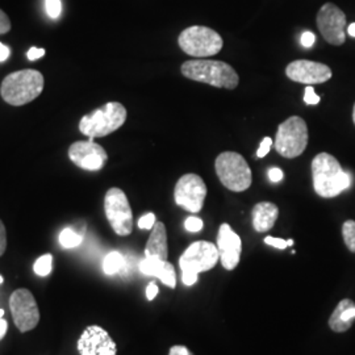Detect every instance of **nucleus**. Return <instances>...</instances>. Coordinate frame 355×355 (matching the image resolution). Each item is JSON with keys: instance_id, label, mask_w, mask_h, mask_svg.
Here are the masks:
<instances>
[{"instance_id": "25", "label": "nucleus", "mask_w": 355, "mask_h": 355, "mask_svg": "<svg viewBox=\"0 0 355 355\" xmlns=\"http://www.w3.org/2000/svg\"><path fill=\"white\" fill-rule=\"evenodd\" d=\"M45 10L51 19H58L62 12L61 0H45Z\"/></svg>"}, {"instance_id": "13", "label": "nucleus", "mask_w": 355, "mask_h": 355, "mask_svg": "<svg viewBox=\"0 0 355 355\" xmlns=\"http://www.w3.org/2000/svg\"><path fill=\"white\" fill-rule=\"evenodd\" d=\"M69 158L74 165L87 170L99 171L107 164L108 155L102 146L92 139L89 141H76L69 149Z\"/></svg>"}, {"instance_id": "10", "label": "nucleus", "mask_w": 355, "mask_h": 355, "mask_svg": "<svg viewBox=\"0 0 355 355\" xmlns=\"http://www.w3.org/2000/svg\"><path fill=\"white\" fill-rule=\"evenodd\" d=\"M10 309L13 322L21 333H26L37 327L40 309L33 293L29 290L20 288L13 291L10 296Z\"/></svg>"}, {"instance_id": "28", "label": "nucleus", "mask_w": 355, "mask_h": 355, "mask_svg": "<svg viewBox=\"0 0 355 355\" xmlns=\"http://www.w3.org/2000/svg\"><path fill=\"white\" fill-rule=\"evenodd\" d=\"M304 102L311 105H316L320 103V96L315 92V89L312 86H306L305 89Z\"/></svg>"}, {"instance_id": "20", "label": "nucleus", "mask_w": 355, "mask_h": 355, "mask_svg": "<svg viewBox=\"0 0 355 355\" xmlns=\"http://www.w3.org/2000/svg\"><path fill=\"white\" fill-rule=\"evenodd\" d=\"M279 209L274 203L262 202L253 209V227L258 233H265L272 228L278 220Z\"/></svg>"}, {"instance_id": "41", "label": "nucleus", "mask_w": 355, "mask_h": 355, "mask_svg": "<svg viewBox=\"0 0 355 355\" xmlns=\"http://www.w3.org/2000/svg\"><path fill=\"white\" fill-rule=\"evenodd\" d=\"M3 316H4V311H3V309H1V308H0V320H1V318H3Z\"/></svg>"}, {"instance_id": "31", "label": "nucleus", "mask_w": 355, "mask_h": 355, "mask_svg": "<svg viewBox=\"0 0 355 355\" xmlns=\"http://www.w3.org/2000/svg\"><path fill=\"white\" fill-rule=\"evenodd\" d=\"M11 31V21L8 16L0 10V35L8 33Z\"/></svg>"}, {"instance_id": "30", "label": "nucleus", "mask_w": 355, "mask_h": 355, "mask_svg": "<svg viewBox=\"0 0 355 355\" xmlns=\"http://www.w3.org/2000/svg\"><path fill=\"white\" fill-rule=\"evenodd\" d=\"M265 243L270 245V246H272V248L280 249V250H284V249L288 246L286 240H282V239H275V237H271V236H268V237L265 239Z\"/></svg>"}, {"instance_id": "17", "label": "nucleus", "mask_w": 355, "mask_h": 355, "mask_svg": "<svg viewBox=\"0 0 355 355\" xmlns=\"http://www.w3.org/2000/svg\"><path fill=\"white\" fill-rule=\"evenodd\" d=\"M140 271L145 275L155 277L170 288L177 286V274L175 268L167 261H161L157 258H146L141 261Z\"/></svg>"}, {"instance_id": "36", "label": "nucleus", "mask_w": 355, "mask_h": 355, "mask_svg": "<svg viewBox=\"0 0 355 355\" xmlns=\"http://www.w3.org/2000/svg\"><path fill=\"white\" fill-rule=\"evenodd\" d=\"M45 51L40 49V48H31V51H28V60L29 61H36L38 58L44 57Z\"/></svg>"}, {"instance_id": "19", "label": "nucleus", "mask_w": 355, "mask_h": 355, "mask_svg": "<svg viewBox=\"0 0 355 355\" xmlns=\"http://www.w3.org/2000/svg\"><path fill=\"white\" fill-rule=\"evenodd\" d=\"M168 246H167V233L164 223H155L153 227L150 237L145 248L146 258H157L161 261H167Z\"/></svg>"}, {"instance_id": "23", "label": "nucleus", "mask_w": 355, "mask_h": 355, "mask_svg": "<svg viewBox=\"0 0 355 355\" xmlns=\"http://www.w3.org/2000/svg\"><path fill=\"white\" fill-rule=\"evenodd\" d=\"M33 270L38 277H48L53 270V255L51 254L41 255L35 262Z\"/></svg>"}, {"instance_id": "4", "label": "nucleus", "mask_w": 355, "mask_h": 355, "mask_svg": "<svg viewBox=\"0 0 355 355\" xmlns=\"http://www.w3.org/2000/svg\"><path fill=\"white\" fill-rule=\"evenodd\" d=\"M218 261V250L212 242H193L179 258L183 283L189 287L193 286L198 282L199 274L214 268Z\"/></svg>"}, {"instance_id": "26", "label": "nucleus", "mask_w": 355, "mask_h": 355, "mask_svg": "<svg viewBox=\"0 0 355 355\" xmlns=\"http://www.w3.org/2000/svg\"><path fill=\"white\" fill-rule=\"evenodd\" d=\"M203 220L199 218V217H189V218L184 221V228L187 229L189 232H192V233L200 232V230L203 229Z\"/></svg>"}, {"instance_id": "37", "label": "nucleus", "mask_w": 355, "mask_h": 355, "mask_svg": "<svg viewBox=\"0 0 355 355\" xmlns=\"http://www.w3.org/2000/svg\"><path fill=\"white\" fill-rule=\"evenodd\" d=\"M158 292H159V290H158L157 284L155 283H150L148 286V288H146V297H148V300H154L157 297Z\"/></svg>"}, {"instance_id": "9", "label": "nucleus", "mask_w": 355, "mask_h": 355, "mask_svg": "<svg viewBox=\"0 0 355 355\" xmlns=\"http://www.w3.org/2000/svg\"><path fill=\"white\" fill-rule=\"evenodd\" d=\"M104 211L110 225L117 236L125 237L133 230V214L127 195L120 189L107 191L104 198Z\"/></svg>"}, {"instance_id": "40", "label": "nucleus", "mask_w": 355, "mask_h": 355, "mask_svg": "<svg viewBox=\"0 0 355 355\" xmlns=\"http://www.w3.org/2000/svg\"><path fill=\"white\" fill-rule=\"evenodd\" d=\"M347 33H349L352 37H355V23L347 26Z\"/></svg>"}, {"instance_id": "21", "label": "nucleus", "mask_w": 355, "mask_h": 355, "mask_svg": "<svg viewBox=\"0 0 355 355\" xmlns=\"http://www.w3.org/2000/svg\"><path fill=\"white\" fill-rule=\"evenodd\" d=\"M125 266V259L119 252H111L103 262V270L107 275H114Z\"/></svg>"}, {"instance_id": "1", "label": "nucleus", "mask_w": 355, "mask_h": 355, "mask_svg": "<svg viewBox=\"0 0 355 355\" xmlns=\"http://www.w3.org/2000/svg\"><path fill=\"white\" fill-rule=\"evenodd\" d=\"M313 189L318 196L330 199L347 190L352 183L349 173H345L336 157L320 153L312 161Z\"/></svg>"}, {"instance_id": "16", "label": "nucleus", "mask_w": 355, "mask_h": 355, "mask_svg": "<svg viewBox=\"0 0 355 355\" xmlns=\"http://www.w3.org/2000/svg\"><path fill=\"white\" fill-rule=\"evenodd\" d=\"M217 250L220 262L227 270H234L240 263L242 242L240 236L230 228L229 224H223L217 234Z\"/></svg>"}, {"instance_id": "38", "label": "nucleus", "mask_w": 355, "mask_h": 355, "mask_svg": "<svg viewBox=\"0 0 355 355\" xmlns=\"http://www.w3.org/2000/svg\"><path fill=\"white\" fill-rule=\"evenodd\" d=\"M10 54H11L10 48H8L7 45H4V44L0 42V62H4V61L10 57Z\"/></svg>"}, {"instance_id": "35", "label": "nucleus", "mask_w": 355, "mask_h": 355, "mask_svg": "<svg viewBox=\"0 0 355 355\" xmlns=\"http://www.w3.org/2000/svg\"><path fill=\"white\" fill-rule=\"evenodd\" d=\"M168 355H193L191 353L190 350L186 347V346H182V345H175L170 349Z\"/></svg>"}, {"instance_id": "2", "label": "nucleus", "mask_w": 355, "mask_h": 355, "mask_svg": "<svg viewBox=\"0 0 355 355\" xmlns=\"http://www.w3.org/2000/svg\"><path fill=\"white\" fill-rule=\"evenodd\" d=\"M182 74L195 82H202L218 89H234L240 78L236 70L223 61L191 60L182 64Z\"/></svg>"}, {"instance_id": "5", "label": "nucleus", "mask_w": 355, "mask_h": 355, "mask_svg": "<svg viewBox=\"0 0 355 355\" xmlns=\"http://www.w3.org/2000/svg\"><path fill=\"white\" fill-rule=\"evenodd\" d=\"M127 120V110L121 103L110 102L92 114L83 116L79 130L89 139L105 137L121 127Z\"/></svg>"}, {"instance_id": "24", "label": "nucleus", "mask_w": 355, "mask_h": 355, "mask_svg": "<svg viewBox=\"0 0 355 355\" xmlns=\"http://www.w3.org/2000/svg\"><path fill=\"white\" fill-rule=\"evenodd\" d=\"M343 237L346 248L355 253V221L354 220H347L345 221L343 225Z\"/></svg>"}, {"instance_id": "8", "label": "nucleus", "mask_w": 355, "mask_h": 355, "mask_svg": "<svg viewBox=\"0 0 355 355\" xmlns=\"http://www.w3.org/2000/svg\"><path fill=\"white\" fill-rule=\"evenodd\" d=\"M308 145V127L299 116H292L278 127L275 149L284 158L302 155Z\"/></svg>"}, {"instance_id": "15", "label": "nucleus", "mask_w": 355, "mask_h": 355, "mask_svg": "<svg viewBox=\"0 0 355 355\" xmlns=\"http://www.w3.org/2000/svg\"><path fill=\"white\" fill-rule=\"evenodd\" d=\"M286 74L293 82L312 86L328 82L331 78V70L327 64L308 60H299L293 61L286 67Z\"/></svg>"}, {"instance_id": "32", "label": "nucleus", "mask_w": 355, "mask_h": 355, "mask_svg": "<svg viewBox=\"0 0 355 355\" xmlns=\"http://www.w3.org/2000/svg\"><path fill=\"white\" fill-rule=\"evenodd\" d=\"M7 249V232L3 221L0 220V257L4 254Z\"/></svg>"}, {"instance_id": "11", "label": "nucleus", "mask_w": 355, "mask_h": 355, "mask_svg": "<svg viewBox=\"0 0 355 355\" xmlns=\"http://www.w3.org/2000/svg\"><path fill=\"white\" fill-rule=\"evenodd\" d=\"M207 196V186L203 179L196 174H186L175 184V203L191 214H198L203 208Z\"/></svg>"}, {"instance_id": "7", "label": "nucleus", "mask_w": 355, "mask_h": 355, "mask_svg": "<svg viewBox=\"0 0 355 355\" xmlns=\"http://www.w3.org/2000/svg\"><path fill=\"white\" fill-rule=\"evenodd\" d=\"M180 49L196 58L212 57L223 49V37L208 26H193L184 29L178 38Z\"/></svg>"}, {"instance_id": "3", "label": "nucleus", "mask_w": 355, "mask_h": 355, "mask_svg": "<svg viewBox=\"0 0 355 355\" xmlns=\"http://www.w3.org/2000/svg\"><path fill=\"white\" fill-rule=\"evenodd\" d=\"M44 89V76L37 70H21L6 76L0 94L11 105H24L35 101Z\"/></svg>"}, {"instance_id": "14", "label": "nucleus", "mask_w": 355, "mask_h": 355, "mask_svg": "<svg viewBox=\"0 0 355 355\" xmlns=\"http://www.w3.org/2000/svg\"><path fill=\"white\" fill-rule=\"evenodd\" d=\"M80 355H116L117 346L107 330L98 325H89L78 340Z\"/></svg>"}, {"instance_id": "43", "label": "nucleus", "mask_w": 355, "mask_h": 355, "mask_svg": "<svg viewBox=\"0 0 355 355\" xmlns=\"http://www.w3.org/2000/svg\"><path fill=\"white\" fill-rule=\"evenodd\" d=\"M287 245H288V246H292V245H293V241H292V240H288V241H287Z\"/></svg>"}, {"instance_id": "6", "label": "nucleus", "mask_w": 355, "mask_h": 355, "mask_svg": "<svg viewBox=\"0 0 355 355\" xmlns=\"http://www.w3.org/2000/svg\"><path fill=\"white\" fill-rule=\"evenodd\" d=\"M215 168L220 182L228 190L242 192L252 186V170L239 153H221L216 158Z\"/></svg>"}, {"instance_id": "18", "label": "nucleus", "mask_w": 355, "mask_h": 355, "mask_svg": "<svg viewBox=\"0 0 355 355\" xmlns=\"http://www.w3.org/2000/svg\"><path fill=\"white\" fill-rule=\"evenodd\" d=\"M355 320V303L350 299H343L329 318L330 329L336 333H343L352 328Z\"/></svg>"}, {"instance_id": "22", "label": "nucleus", "mask_w": 355, "mask_h": 355, "mask_svg": "<svg viewBox=\"0 0 355 355\" xmlns=\"http://www.w3.org/2000/svg\"><path fill=\"white\" fill-rule=\"evenodd\" d=\"M83 241V234L76 232L74 228H66L60 234V243L64 249L78 248Z\"/></svg>"}, {"instance_id": "44", "label": "nucleus", "mask_w": 355, "mask_h": 355, "mask_svg": "<svg viewBox=\"0 0 355 355\" xmlns=\"http://www.w3.org/2000/svg\"><path fill=\"white\" fill-rule=\"evenodd\" d=\"M3 282H4V279H3V277H1V275H0V284H1V283H3Z\"/></svg>"}, {"instance_id": "27", "label": "nucleus", "mask_w": 355, "mask_h": 355, "mask_svg": "<svg viewBox=\"0 0 355 355\" xmlns=\"http://www.w3.org/2000/svg\"><path fill=\"white\" fill-rule=\"evenodd\" d=\"M155 216L154 214H146V215L142 216L140 220H139V228L140 229H153V227L155 225Z\"/></svg>"}, {"instance_id": "34", "label": "nucleus", "mask_w": 355, "mask_h": 355, "mask_svg": "<svg viewBox=\"0 0 355 355\" xmlns=\"http://www.w3.org/2000/svg\"><path fill=\"white\" fill-rule=\"evenodd\" d=\"M284 177V174H283V171L278 168V167H272V168H270L268 170V178H270V180L271 182H274V183H278L280 182L282 179Z\"/></svg>"}, {"instance_id": "12", "label": "nucleus", "mask_w": 355, "mask_h": 355, "mask_svg": "<svg viewBox=\"0 0 355 355\" xmlns=\"http://www.w3.org/2000/svg\"><path fill=\"white\" fill-rule=\"evenodd\" d=\"M318 31L331 45L340 46L346 41V15L336 4L327 3L318 13Z\"/></svg>"}, {"instance_id": "39", "label": "nucleus", "mask_w": 355, "mask_h": 355, "mask_svg": "<svg viewBox=\"0 0 355 355\" xmlns=\"http://www.w3.org/2000/svg\"><path fill=\"white\" fill-rule=\"evenodd\" d=\"M7 329H8V324H7V321L6 320H0V341L4 338V336H6V333H7Z\"/></svg>"}, {"instance_id": "29", "label": "nucleus", "mask_w": 355, "mask_h": 355, "mask_svg": "<svg viewBox=\"0 0 355 355\" xmlns=\"http://www.w3.org/2000/svg\"><path fill=\"white\" fill-rule=\"evenodd\" d=\"M271 146H272V140H271L270 137H265V139L262 140V142H261L259 148H258L257 157H258V158H263V157H266L268 152H270V149H271Z\"/></svg>"}, {"instance_id": "42", "label": "nucleus", "mask_w": 355, "mask_h": 355, "mask_svg": "<svg viewBox=\"0 0 355 355\" xmlns=\"http://www.w3.org/2000/svg\"><path fill=\"white\" fill-rule=\"evenodd\" d=\"M353 121H354V124H355V104H354V108H353Z\"/></svg>"}, {"instance_id": "33", "label": "nucleus", "mask_w": 355, "mask_h": 355, "mask_svg": "<svg viewBox=\"0 0 355 355\" xmlns=\"http://www.w3.org/2000/svg\"><path fill=\"white\" fill-rule=\"evenodd\" d=\"M300 42H302V45H303L304 48H311V46H313V44L316 42V37H315V35H313L312 32H304V33L302 35Z\"/></svg>"}]
</instances>
